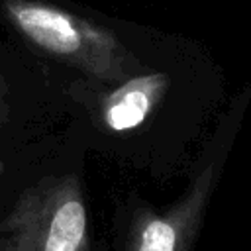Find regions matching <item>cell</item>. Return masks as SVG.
Here are the masks:
<instances>
[{
  "label": "cell",
  "instance_id": "1",
  "mask_svg": "<svg viewBox=\"0 0 251 251\" xmlns=\"http://www.w3.org/2000/svg\"><path fill=\"white\" fill-rule=\"evenodd\" d=\"M0 25L27 53L78 73V80L112 86L139 73L112 29L63 0H0Z\"/></svg>",
  "mask_w": 251,
  "mask_h": 251
},
{
  "label": "cell",
  "instance_id": "2",
  "mask_svg": "<svg viewBox=\"0 0 251 251\" xmlns=\"http://www.w3.org/2000/svg\"><path fill=\"white\" fill-rule=\"evenodd\" d=\"M0 251H90L78 175L51 173L27 184L0 220Z\"/></svg>",
  "mask_w": 251,
  "mask_h": 251
},
{
  "label": "cell",
  "instance_id": "3",
  "mask_svg": "<svg viewBox=\"0 0 251 251\" xmlns=\"http://www.w3.org/2000/svg\"><path fill=\"white\" fill-rule=\"evenodd\" d=\"M214 184L216 171L208 165L165 212L139 210L129 226L124 251H192Z\"/></svg>",
  "mask_w": 251,
  "mask_h": 251
},
{
  "label": "cell",
  "instance_id": "4",
  "mask_svg": "<svg viewBox=\"0 0 251 251\" xmlns=\"http://www.w3.org/2000/svg\"><path fill=\"white\" fill-rule=\"evenodd\" d=\"M167 84V75L143 73L112 86L73 80L67 86V94L80 102L94 116V122L112 133H122L145 122V118L163 98Z\"/></svg>",
  "mask_w": 251,
  "mask_h": 251
},
{
  "label": "cell",
  "instance_id": "5",
  "mask_svg": "<svg viewBox=\"0 0 251 251\" xmlns=\"http://www.w3.org/2000/svg\"><path fill=\"white\" fill-rule=\"evenodd\" d=\"M29 78L24 61L16 49L0 41V141L16 139V133L27 126Z\"/></svg>",
  "mask_w": 251,
  "mask_h": 251
},
{
  "label": "cell",
  "instance_id": "6",
  "mask_svg": "<svg viewBox=\"0 0 251 251\" xmlns=\"http://www.w3.org/2000/svg\"><path fill=\"white\" fill-rule=\"evenodd\" d=\"M4 175H6V161H4L2 155H0V184H2V180H4Z\"/></svg>",
  "mask_w": 251,
  "mask_h": 251
}]
</instances>
